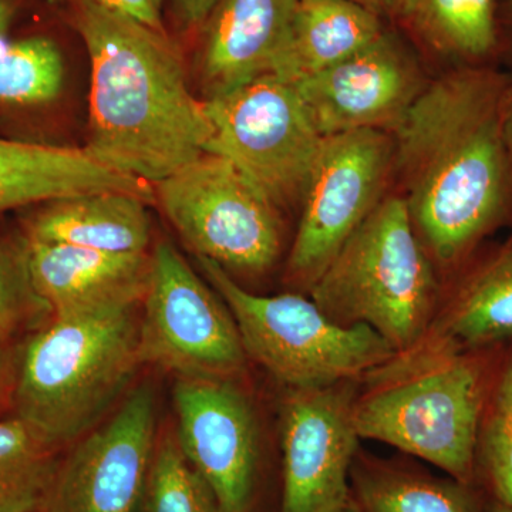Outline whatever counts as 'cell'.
I'll use <instances>...</instances> for the list:
<instances>
[{
    "label": "cell",
    "mask_w": 512,
    "mask_h": 512,
    "mask_svg": "<svg viewBox=\"0 0 512 512\" xmlns=\"http://www.w3.org/2000/svg\"><path fill=\"white\" fill-rule=\"evenodd\" d=\"M512 74L493 64L437 77L392 131L393 174L431 261L456 268L512 214L505 117Z\"/></svg>",
    "instance_id": "obj_1"
},
{
    "label": "cell",
    "mask_w": 512,
    "mask_h": 512,
    "mask_svg": "<svg viewBox=\"0 0 512 512\" xmlns=\"http://www.w3.org/2000/svg\"><path fill=\"white\" fill-rule=\"evenodd\" d=\"M74 22L92 63L84 148L97 161L156 185L207 153L211 121L167 32L90 0H76Z\"/></svg>",
    "instance_id": "obj_2"
},
{
    "label": "cell",
    "mask_w": 512,
    "mask_h": 512,
    "mask_svg": "<svg viewBox=\"0 0 512 512\" xmlns=\"http://www.w3.org/2000/svg\"><path fill=\"white\" fill-rule=\"evenodd\" d=\"M138 305L52 316L18 349L13 416L57 448L82 439L143 365Z\"/></svg>",
    "instance_id": "obj_3"
},
{
    "label": "cell",
    "mask_w": 512,
    "mask_h": 512,
    "mask_svg": "<svg viewBox=\"0 0 512 512\" xmlns=\"http://www.w3.org/2000/svg\"><path fill=\"white\" fill-rule=\"evenodd\" d=\"M383 366V383L353 406L359 439L399 448L464 484L476 483L478 433L488 400L484 366L439 345Z\"/></svg>",
    "instance_id": "obj_4"
},
{
    "label": "cell",
    "mask_w": 512,
    "mask_h": 512,
    "mask_svg": "<svg viewBox=\"0 0 512 512\" xmlns=\"http://www.w3.org/2000/svg\"><path fill=\"white\" fill-rule=\"evenodd\" d=\"M431 262L402 195H384L309 291L333 322L369 326L407 353L423 338L436 303Z\"/></svg>",
    "instance_id": "obj_5"
},
{
    "label": "cell",
    "mask_w": 512,
    "mask_h": 512,
    "mask_svg": "<svg viewBox=\"0 0 512 512\" xmlns=\"http://www.w3.org/2000/svg\"><path fill=\"white\" fill-rule=\"evenodd\" d=\"M197 259L237 323L245 355L289 389L350 382L389 365L397 356L369 326L339 325L315 302L295 293L255 295L214 261Z\"/></svg>",
    "instance_id": "obj_6"
},
{
    "label": "cell",
    "mask_w": 512,
    "mask_h": 512,
    "mask_svg": "<svg viewBox=\"0 0 512 512\" xmlns=\"http://www.w3.org/2000/svg\"><path fill=\"white\" fill-rule=\"evenodd\" d=\"M154 192L195 255L229 274H264L278 261L279 208L227 158L204 153L157 183Z\"/></svg>",
    "instance_id": "obj_7"
},
{
    "label": "cell",
    "mask_w": 512,
    "mask_h": 512,
    "mask_svg": "<svg viewBox=\"0 0 512 512\" xmlns=\"http://www.w3.org/2000/svg\"><path fill=\"white\" fill-rule=\"evenodd\" d=\"M204 103L212 126L207 153L237 165L276 207L302 204L325 137L295 84L265 74Z\"/></svg>",
    "instance_id": "obj_8"
},
{
    "label": "cell",
    "mask_w": 512,
    "mask_h": 512,
    "mask_svg": "<svg viewBox=\"0 0 512 512\" xmlns=\"http://www.w3.org/2000/svg\"><path fill=\"white\" fill-rule=\"evenodd\" d=\"M143 302V365L163 367L178 377L227 379L244 369L247 355L231 312L173 242L161 241L154 249Z\"/></svg>",
    "instance_id": "obj_9"
},
{
    "label": "cell",
    "mask_w": 512,
    "mask_h": 512,
    "mask_svg": "<svg viewBox=\"0 0 512 512\" xmlns=\"http://www.w3.org/2000/svg\"><path fill=\"white\" fill-rule=\"evenodd\" d=\"M390 131L357 130L325 137L302 200L288 258L295 284L318 281L353 232L384 198L393 175Z\"/></svg>",
    "instance_id": "obj_10"
},
{
    "label": "cell",
    "mask_w": 512,
    "mask_h": 512,
    "mask_svg": "<svg viewBox=\"0 0 512 512\" xmlns=\"http://www.w3.org/2000/svg\"><path fill=\"white\" fill-rule=\"evenodd\" d=\"M156 426V392L150 383L140 384L60 461L43 510L140 512Z\"/></svg>",
    "instance_id": "obj_11"
},
{
    "label": "cell",
    "mask_w": 512,
    "mask_h": 512,
    "mask_svg": "<svg viewBox=\"0 0 512 512\" xmlns=\"http://www.w3.org/2000/svg\"><path fill=\"white\" fill-rule=\"evenodd\" d=\"M355 402L349 382L291 389L281 417V512H332L348 503Z\"/></svg>",
    "instance_id": "obj_12"
},
{
    "label": "cell",
    "mask_w": 512,
    "mask_h": 512,
    "mask_svg": "<svg viewBox=\"0 0 512 512\" xmlns=\"http://www.w3.org/2000/svg\"><path fill=\"white\" fill-rule=\"evenodd\" d=\"M178 447L227 512H251L259 468L258 423L251 402L227 377H178Z\"/></svg>",
    "instance_id": "obj_13"
},
{
    "label": "cell",
    "mask_w": 512,
    "mask_h": 512,
    "mask_svg": "<svg viewBox=\"0 0 512 512\" xmlns=\"http://www.w3.org/2000/svg\"><path fill=\"white\" fill-rule=\"evenodd\" d=\"M430 80L419 60L393 33L295 84L322 137L357 130L392 131Z\"/></svg>",
    "instance_id": "obj_14"
},
{
    "label": "cell",
    "mask_w": 512,
    "mask_h": 512,
    "mask_svg": "<svg viewBox=\"0 0 512 512\" xmlns=\"http://www.w3.org/2000/svg\"><path fill=\"white\" fill-rule=\"evenodd\" d=\"M298 0H218L202 25L204 100L274 73Z\"/></svg>",
    "instance_id": "obj_15"
},
{
    "label": "cell",
    "mask_w": 512,
    "mask_h": 512,
    "mask_svg": "<svg viewBox=\"0 0 512 512\" xmlns=\"http://www.w3.org/2000/svg\"><path fill=\"white\" fill-rule=\"evenodd\" d=\"M29 245L33 284L53 316L140 305L146 296L151 255L110 254L46 242Z\"/></svg>",
    "instance_id": "obj_16"
},
{
    "label": "cell",
    "mask_w": 512,
    "mask_h": 512,
    "mask_svg": "<svg viewBox=\"0 0 512 512\" xmlns=\"http://www.w3.org/2000/svg\"><path fill=\"white\" fill-rule=\"evenodd\" d=\"M101 191L127 192L148 204L156 201L153 185L111 170L84 147L0 137V214Z\"/></svg>",
    "instance_id": "obj_17"
},
{
    "label": "cell",
    "mask_w": 512,
    "mask_h": 512,
    "mask_svg": "<svg viewBox=\"0 0 512 512\" xmlns=\"http://www.w3.org/2000/svg\"><path fill=\"white\" fill-rule=\"evenodd\" d=\"M148 202L120 191L89 192L33 205L22 221L29 241L110 254H147Z\"/></svg>",
    "instance_id": "obj_18"
},
{
    "label": "cell",
    "mask_w": 512,
    "mask_h": 512,
    "mask_svg": "<svg viewBox=\"0 0 512 512\" xmlns=\"http://www.w3.org/2000/svg\"><path fill=\"white\" fill-rule=\"evenodd\" d=\"M384 30L376 10L353 0H298L272 74L305 82L365 49Z\"/></svg>",
    "instance_id": "obj_19"
},
{
    "label": "cell",
    "mask_w": 512,
    "mask_h": 512,
    "mask_svg": "<svg viewBox=\"0 0 512 512\" xmlns=\"http://www.w3.org/2000/svg\"><path fill=\"white\" fill-rule=\"evenodd\" d=\"M439 338V345L467 352L512 338V238L464 276Z\"/></svg>",
    "instance_id": "obj_20"
},
{
    "label": "cell",
    "mask_w": 512,
    "mask_h": 512,
    "mask_svg": "<svg viewBox=\"0 0 512 512\" xmlns=\"http://www.w3.org/2000/svg\"><path fill=\"white\" fill-rule=\"evenodd\" d=\"M350 495L360 512H490L477 484L434 478L386 466L350 473Z\"/></svg>",
    "instance_id": "obj_21"
},
{
    "label": "cell",
    "mask_w": 512,
    "mask_h": 512,
    "mask_svg": "<svg viewBox=\"0 0 512 512\" xmlns=\"http://www.w3.org/2000/svg\"><path fill=\"white\" fill-rule=\"evenodd\" d=\"M400 6L436 52L461 66H484L498 56V0H403Z\"/></svg>",
    "instance_id": "obj_22"
},
{
    "label": "cell",
    "mask_w": 512,
    "mask_h": 512,
    "mask_svg": "<svg viewBox=\"0 0 512 512\" xmlns=\"http://www.w3.org/2000/svg\"><path fill=\"white\" fill-rule=\"evenodd\" d=\"M66 66L59 45L32 35L0 47V119L37 116L62 97Z\"/></svg>",
    "instance_id": "obj_23"
},
{
    "label": "cell",
    "mask_w": 512,
    "mask_h": 512,
    "mask_svg": "<svg viewBox=\"0 0 512 512\" xmlns=\"http://www.w3.org/2000/svg\"><path fill=\"white\" fill-rule=\"evenodd\" d=\"M57 453L18 417L0 420V512L45 508L62 461Z\"/></svg>",
    "instance_id": "obj_24"
},
{
    "label": "cell",
    "mask_w": 512,
    "mask_h": 512,
    "mask_svg": "<svg viewBox=\"0 0 512 512\" xmlns=\"http://www.w3.org/2000/svg\"><path fill=\"white\" fill-rule=\"evenodd\" d=\"M493 503L512 508V356L485 404L476 454V483Z\"/></svg>",
    "instance_id": "obj_25"
},
{
    "label": "cell",
    "mask_w": 512,
    "mask_h": 512,
    "mask_svg": "<svg viewBox=\"0 0 512 512\" xmlns=\"http://www.w3.org/2000/svg\"><path fill=\"white\" fill-rule=\"evenodd\" d=\"M52 316L33 284L25 232L0 234V342L10 345L20 333L42 328Z\"/></svg>",
    "instance_id": "obj_26"
},
{
    "label": "cell",
    "mask_w": 512,
    "mask_h": 512,
    "mask_svg": "<svg viewBox=\"0 0 512 512\" xmlns=\"http://www.w3.org/2000/svg\"><path fill=\"white\" fill-rule=\"evenodd\" d=\"M140 512H227L204 477L188 463L175 437L154 451Z\"/></svg>",
    "instance_id": "obj_27"
},
{
    "label": "cell",
    "mask_w": 512,
    "mask_h": 512,
    "mask_svg": "<svg viewBox=\"0 0 512 512\" xmlns=\"http://www.w3.org/2000/svg\"><path fill=\"white\" fill-rule=\"evenodd\" d=\"M90 2L137 20L158 32H165L163 0H90Z\"/></svg>",
    "instance_id": "obj_28"
},
{
    "label": "cell",
    "mask_w": 512,
    "mask_h": 512,
    "mask_svg": "<svg viewBox=\"0 0 512 512\" xmlns=\"http://www.w3.org/2000/svg\"><path fill=\"white\" fill-rule=\"evenodd\" d=\"M218 0H173L175 12L188 28H202Z\"/></svg>",
    "instance_id": "obj_29"
},
{
    "label": "cell",
    "mask_w": 512,
    "mask_h": 512,
    "mask_svg": "<svg viewBox=\"0 0 512 512\" xmlns=\"http://www.w3.org/2000/svg\"><path fill=\"white\" fill-rule=\"evenodd\" d=\"M16 360H18V349H13L9 343L0 342V404H10L12 400Z\"/></svg>",
    "instance_id": "obj_30"
},
{
    "label": "cell",
    "mask_w": 512,
    "mask_h": 512,
    "mask_svg": "<svg viewBox=\"0 0 512 512\" xmlns=\"http://www.w3.org/2000/svg\"><path fill=\"white\" fill-rule=\"evenodd\" d=\"M498 32H500L498 55L512 57V0H503L498 6Z\"/></svg>",
    "instance_id": "obj_31"
},
{
    "label": "cell",
    "mask_w": 512,
    "mask_h": 512,
    "mask_svg": "<svg viewBox=\"0 0 512 512\" xmlns=\"http://www.w3.org/2000/svg\"><path fill=\"white\" fill-rule=\"evenodd\" d=\"M16 3L13 0H0V39L9 32L16 16Z\"/></svg>",
    "instance_id": "obj_32"
},
{
    "label": "cell",
    "mask_w": 512,
    "mask_h": 512,
    "mask_svg": "<svg viewBox=\"0 0 512 512\" xmlns=\"http://www.w3.org/2000/svg\"><path fill=\"white\" fill-rule=\"evenodd\" d=\"M505 143H507L508 156L512 167V89L510 103H508L507 117H505Z\"/></svg>",
    "instance_id": "obj_33"
},
{
    "label": "cell",
    "mask_w": 512,
    "mask_h": 512,
    "mask_svg": "<svg viewBox=\"0 0 512 512\" xmlns=\"http://www.w3.org/2000/svg\"><path fill=\"white\" fill-rule=\"evenodd\" d=\"M353 2H357L360 3V5L367 6V8L377 10L393 8V6L400 5L403 0H353Z\"/></svg>",
    "instance_id": "obj_34"
},
{
    "label": "cell",
    "mask_w": 512,
    "mask_h": 512,
    "mask_svg": "<svg viewBox=\"0 0 512 512\" xmlns=\"http://www.w3.org/2000/svg\"><path fill=\"white\" fill-rule=\"evenodd\" d=\"M332 512H360L359 508H357V505L355 501H353L352 495H350V500L345 505H342V507L338 508V510L332 511Z\"/></svg>",
    "instance_id": "obj_35"
},
{
    "label": "cell",
    "mask_w": 512,
    "mask_h": 512,
    "mask_svg": "<svg viewBox=\"0 0 512 512\" xmlns=\"http://www.w3.org/2000/svg\"><path fill=\"white\" fill-rule=\"evenodd\" d=\"M490 512H512V508L505 507V505L493 503V501H491Z\"/></svg>",
    "instance_id": "obj_36"
},
{
    "label": "cell",
    "mask_w": 512,
    "mask_h": 512,
    "mask_svg": "<svg viewBox=\"0 0 512 512\" xmlns=\"http://www.w3.org/2000/svg\"><path fill=\"white\" fill-rule=\"evenodd\" d=\"M32 512H46L45 510H37V511H32Z\"/></svg>",
    "instance_id": "obj_37"
}]
</instances>
